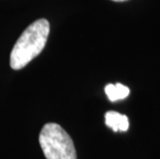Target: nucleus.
<instances>
[{
	"label": "nucleus",
	"instance_id": "20e7f679",
	"mask_svg": "<svg viewBox=\"0 0 160 159\" xmlns=\"http://www.w3.org/2000/svg\"><path fill=\"white\" fill-rule=\"evenodd\" d=\"M104 91L105 94L108 97V99L113 101V102L120 99H124L130 93L129 88L127 86L122 85L120 83L116 84V85H114V84H108V85L105 86Z\"/></svg>",
	"mask_w": 160,
	"mask_h": 159
},
{
	"label": "nucleus",
	"instance_id": "7ed1b4c3",
	"mask_svg": "<svg viewBox=\"0 0 160 159\" xmlns=\"http://www.w3.org/2000/svg\"><path fill=\"white\" fill-rule=\"evenodd\" d=\"M105 124L112 128L115 132L117 131H127L129 128V121L127 116L122 115L118 112H108L105 114Z\"/></svg>",
	"mask_w": 160,
	"mask_h": 159
},
{
	"label": "nucleus",
	"instance_id": "39448f33",
	"mask_svg": "<svg viewBox=\"0 0 160 159\" xmlns=\"http://www.w3.org/2000/svg\"><path fill=\"white\" fill-rule=\"evenodd\" d=\"M112 1H115V2H123V1H127V0H112Z\"/></svg>",
	"mask_w": 160,
	"mask_h": 159
},
{
	"label": "nucleus",
	"instance_id": "f257e3e1",
	"mask_svg": "<svg viewBox=\"0 0 160 159\" xmlns=\"http://www.w3.org/2000/svg\"><path fill=\"white\" fill-rule=\"evenodd\" d=\"M50 33V23L39 19L30 24L17 40L11 53L9 64L15 70L24 68L45 49Z\"/></svg>",
	"mask_w": 160,
	"mask_h": 159
},
{
	"label": "nucleus",
	"instance_id": "f03ea898",
	"mask_svg": "<svg viewBox=\"0 0 160 159\" xmlns=\"http://www.w3.org/2000/svg\"><path fill=\"white\" fill-rule=\"evenodd\" d=\"M39 145L46 159H77L73 141L57 123H47L42 127Z\"/></svg>",
	"mask_w": 160,
	"mask_h": 159
}]
</instances>
